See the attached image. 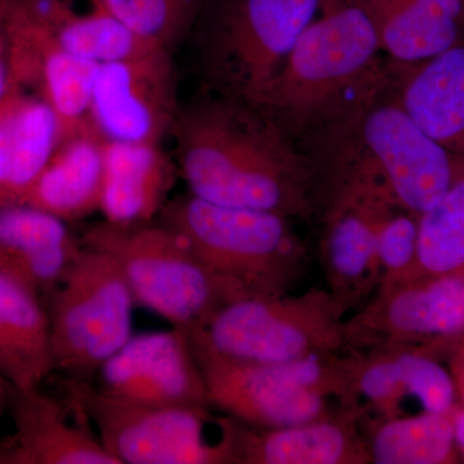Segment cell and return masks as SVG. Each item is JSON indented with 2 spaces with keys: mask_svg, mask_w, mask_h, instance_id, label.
<instances>
[{
  "mask_svg": "<svg viewBox=\"0 0 464 464\" xmlns=\"http://www.w3.org/2000/svg\"><path fill=\"white\" fill-rule=\"evenodd\" d=\"M170 136L194 197L288 218L307 219L315 210L314 168L252 103L200 92L181 103Z\"/></svg>",
  "mask_w": 464,
  "mask_h": 464,
  "instance_id": "obj_1",
  "label": "cell"
},
{
  "mask_svg": "<svg viewBox=\"0 0 464 464\" xmlns=\"http://www.w3.org/2000/svg\"><path fill=\"white\" fill-rule=\"evenodd\" d=\"M322 11L252 103L289 140L329 136L378 101L389 83L364 14L341 0H323Z\"/></svg>",
  "mask_w": 464,
  "mask_h": 464,
  "instance_id": "obj_2",
  "label": "cell"
},
{
  "mask_svg": "<svg viewBox=\"0 0 464 464\" xmlns=\"http://www.w3.org/2000/svg\"><path fill=\"white\" fill-rule=\"evenodd\" d=\"M289 219L218 206L190 192L169 199L157 221L250 297H276L292 293L306 270V246Z\"/></svg>",
  "mask_w": 464,
  "mask_h": 464,
  "instance_id": "obj_3",
  "label": "cell"
},
{
  "mask_svg": "<svg viewBox=\"0 0 464 464\" xmlns=\"http://www.w3.org/2000/svg\"><path fill=\"white\" fill-rule=\"evenodd\" d=\"M81 241L114 259L137 304L186 333L206 328L232 302L250 297L239 284L208 267L181 237L158 221L139 226L100 222Z\"/></svg>",
  "mask_w": 464,
  "mask_h": 464,
  "instance_id": "obj_4",
  "label": "cell"
},
{
  "mask_svg": "<svg viewBox=\"0 0 464 464\" xmlns=\"http://www.w3.org/2000/svg\"><path fill=\"white\" fill-rule=\"evenodd\" d=\"M323 0H204L188 41L207 90L255 103Z\"/></svg>",
  "mask_w": 464,
  "mask_h": 464,
  "instance_id": "obj_5",
  "label": "cell"
},
{
  "mask_svg": "<svg viewBox=\"0 0 464 464\" xmlns=\"http://www.w3.org/2000/svg\"><path fill=\"white\" fill-rule=\"evenodd\" d=\"M212 408L258 427L322 420L341 405V353L286 362L237 359L215 350L199 332L188 333Z\"/></svg>",
  "mask_w": 464,
  "mask_h": 464,
  "instance_id": "obj_6",
  "label": "cell"
},
{
  "mask_svg": "<svg viewBox=\"0 0 464 464\" xmlns=\"http://www.w3.org/2000/svg\"><path fill=\"white\" fill-rule=\"evenodd\" d=\"M54 371L91 381L132 337L136 301L118 264L83 246L48 299Z\"/></svg>",
  "mask_w": 464,
  "mask_h": 464,
  "instance_id": "obj_7",
  "label": "cell"
},
{
  "mask_svg": "<svg viewBox=\"0 0 464 464\" xmlns=\"http://www.w3.org/2000/svg\"><path fill=\"white\" fill-rule=\"evenodd\" d=\"M346 315L328 290L313 288L232 302L198 332L225 355L286 362L344 353Z\"/></svg>",
  "mask_w": 464,
  "mask_h": 464,
  "instance_id": "obj_8",
  "label": "cell"
},
{
  "mask_svg": "<svg viewBox=\"0 0 464 464\" xmlns=\"http://www.w3.org/2000/svg\"><path fill=\"white\" fill-rule=\"evenodd\" d=\"M338 130L347 139L335 164L364 174L415 215L435 206L454 182L448 150L395 101H375Z\"/></svg>",
  "mask_w": 464,
  "mask_h": 464,
  "instance_id": "obj_9",
  "label": "cell"
},
{
  "mask_svg": "<svg viewBox=\"0 0 464 464\" xmlns=\"http://www.w3.org/2000/svg\"><path fill=\"white\" fill-rule=\"evenodd\" d=\"M65 389L119 464H224L218 441L206 438L209 409L137 404L75 378H67Z\"/></svg>",
  "mask_w": 464,
  "mask_h": 464,
  "instance_id": "obj_10",
  "label": "cell"
},
{
  "mask_svg": "<svg viewBox=\"0 0 464 464\" xmlns=\"http://www.w3.org/2000/svg\"><path fill=\"white\" fill-rule=\"evenodd\" d=\"M396 204L362 174L334 168L326 183L319 255L326 290L344 313L362 306L378 288L375 237L378 219Z\"/></svg>",
  "mask_w": 464,
  "mask_h": 464,
  "instance_id": "obj_11",
  "label": "cell"
},
{
  "mask_svg": "<svg viewBox=\"0 0 464 464\" xmlns=\"http://www.w3.org/2000/svg\"><path fill=\"white\" fill-rule=\"evenodd\" d=\"M179 106L173 52L158 48L97 67L88 119L103 141L161 145Z\"/></svg>",
  "mask_w": 464,
  "mask_h": 464,
  "instance_id": "obj_12",
  "label": "cell"
},
{
  "mask_svg": "<svg viewBox=\"0 0 464 464\" xmlns=\"http://www.w3.org/2000/svg\"><path fill=\"white\" fill-rule=\"evenodd\" d=\"M413 277L377 290L346 319V351L415 347L464 332V275Z\"/></svg>",
  "mask_w": 464,
  "mask_h": 464,
  "instance_id": "obj_13",
  "label": "cell"
},
{
  "mask_svg": "<svg viewBox=\"0 0 464 464\" xmlns=\"http://www.w3.org/2000/svg\"><path fill=\"white\" fill-rule=\"evenodd\" d=\"M342 408L360 422L405 415L402 406L417 400L423 411L449 414L456 399L450 374L417 347L344 351L341 356Z\"/></svg>",
  "mask_w": 464,
  "mask_h": 464,
  "instance_id": "obj_14",
  "label": "cell"
},
{
  "mask_svg": "<svg viewBox=\"0 0 464 464\" xmlns=\"http://www.w3.org/2000/svg\"><path fill=\"white\" fill-rule=\"evenodd\" d=\"M102 392L160 408H212L188 333L132 335L99 371Z\"/></svg>",
  "mask_w": 464,
  "mask_h": 464,
  "instance_id": "obj_15",
  "label": "cell"
},
{
  "mask_svg": "<svg viewBox=\"0 0 464 464\" xmlns=\"http://www.w3.org/2000/svg\"><path fill=\"white\" fill-rule=\"evenodd\" d=\"M8 32L11 85L32 91L50 106L60 127V142L90 128L92 90L99 65L63 50L51 30L24 14L14 0Z\"/></svg>",
  "mask_w": 464,
  "mask_h": 464,
  "instance_id": "obj_16",
  "label": "cell"
},
{
  "mask_svg": "<svg viewBox=\"0 0 464 464\" xmlns=\"http://www.w3.org/2000/svg\"><path fill=\"white\" fill-rule=\"evenodd\" d=\"M224 464H371L355 411L285 427L216 418Z\"/></svg>",
  "mask_w": 464,
  "mask_h": 464,
  "instance_id": "obj_17",
  "label": "cell"
},
{
  "mask_svg": "<svg viewBox=\"0 0 464 464\" xmlns=\"http://www.w3.org/2000/svg\"><path fill=\"white\" fill-rule=\"evenodd\" d=\"M72 411L69 398H52L41 386H11L14 431L0 439V464H119L88 430L83 415L72 423Z\"/></svg>",
  "mask_w": 464,
  "mask_h": 464,
  "instance_id": "obj_18",
  "label": "cell"
},
{
  "mask_svg": "<svg viewBox=\"0 0 464 464\" xmlns=\"http://www.w3.org/2000/svg\"><path fill=\"white\" fill-rule=\"evenodd\" d=\"M83 249L67 222L26 204L0 207V266L47 301Z\"/></svg>",
  "mask_w": 464,
  "mask_h": 464,
  "instance_id": "obj_19",
  "label": "cell"
},
{
  "mask_svg": "<svg viewBox=\"0 0 464 464\" xmlns=\"http://www.w3.org/2000/svg\"><path fill=\"white\" fill-rule=\"evenodd\" d=\"M179 174L161 145L105 141L100 212L110 224H151L169 201Z\"/></svg>",
  "mask_w": 464,
  "mask_h": 464,
  "instance_id": "obj_20",
  "label": "cell"
},
{
  "mask_svg": "<svg viewBox=\"0 0 464 464\" xmlns=\"http://www.w3.org/2000/svg\"><path fill=\"white\" fill-rule=\"evenodd\" d=\"M364 14L381 51L417 63L453 47L464 0H341Z\"/></svg>",
  "mask_w": 464,
  "mask_h": 464,
  "instance_id": "obj_21",
  "label": "cell"
},
{
  "mask_svg": "<svg viewBox=\"0 0 464 464\" xmlns=\"http://www.w3.org/2000/svg\"><path fill=\"white\" fill-rule=\"evenodd\" d=\"M105 141L90 127L58 143L21 204L74 222L100 210Z\"/></svg>",
  "mask_w": 464,
  "mask_h": 464,
  "instance_id": "obj_22",
  "label": "cell"
},
{
  "mask_svg": "<svg viewBox=\"0 0 464 464\" xmlns=\"http://www.w3.org/2000/svg\"><path fill=\"white\" fill-rule=\"evenodd\" d=\"M0 371L18 389L54 371L48 308L35 290L0 266Z\"/></svg>",
  "mask_w": 464,
  "mask_h": 464,
  "instance_id": "obj_23",
  "label": "cell"
},
{
  "mask_svg": "<svg viewBox=\"0 0 464 464\" xmlns=\"http://www.w3.org/2000/svg\"><path fill=\"white\" fill-rule=\"evenodd\" d=\"M402 110L444 146L464 143V47H450L429 58L405 82L396 101Z\"/></svg>",
  "mask_w": 464,
  "mask_h": 464,
  "instance_id": "obj_24",
  "label": "cell"
},
{
  "mask_svg": "<svg viewBox=\"0 0 464 464\" xmlns=\"http://www.w3.org/2000/svg\"><path fill=\"white\" fill-rule=\"evenodd\" d=\"M427 413L360 422L373 464H440L453 457L454 420Z\"/></svg>",
  "mask_w": 464,
  "mask_h": 464,
  "instance_id": "obj_25",
  "label": "cell"
},
{
  "mask_svg": "<svg viewBox=\"0 0 464 464\" xmlns=\"http://www.w3.org/2000/svg\"><path fill=\"white\" fill-rule=\"evenodd\" d=\"M58 142L60 127L50 106L32 92L18 88L8 176L0 194V207L21 204L51 160Z\"/></svg>",
  "mask_w": 464,
  "mask_h": 464,
  "instance_id": "obj_26",
  "label": "cell"
},
{
  "mask_svg": "<svg viewBox=\"0 0 464 464\" xmlns=\"http://www.w3.org/2000/svg\"><path fill=\"white\" fill-rule=\"evenodd\" d=\"M50 30L63 50L90 63H118L158 50L105 9L91 5L88 12L76 11L72 0Z\"/></svg>",
  "mask_w": 464,
  "mask_h": 464,
  "instance_id": "obj_27",
  "label": "cell"
},
{
  "mask_svg": "<svg viewBox=\"0 0 464 464\" xmlns=\"http://www.w3.org/2000/svg\"><path fill=\"white\" fill-rule=\"evenodd\" d=\"M463 268L464 179L451 183L444 197L420 216L417 264L409 279L453 275Z\"/></svg>",
  "mask_w": 464,
  "mask_h": 464,
  "instance_id": "obj_28",
  "label": "cell"
},
{
  "mask_svg": "<svg viewBox=\"0 0 464 464\" xmlns=\"http://www.w3.org/2000/svg\"><path fill=\"white\" fill-rule=\"evenodd\" d=\"M143 39L174 52L188 41L204 0H88Z\"/></svg>",
  "mask_w": 464,
  "mask_h": 464,
  "instance_id": "obj_29",
  "label": "cell"
},
{
  "mask_svg": "<svg viewBox=\"0 0 464 464\" xmlns=\"http://www.w3.org/2000/svg\"><path fill=\"white\" fill-rule=\"evenodd\" d=\"M414 216L418 215L398 204H389L382 212L375 237L377 290L405 282L413 273L420 224V219H415Z\"/></svg>",
  "mask_w": 464,
  "mask_h": 464,
  "instance_id": "obj_30",
  "label": "cell"
},
{
  "mask_svg": "<svg viewBox=\"0 0 464 464\" xmlns=\"http://www.w3.org/2000/svg\"><path fill=\"white\" fill-rule=\"evenodd\" d=\"M12 0H0V100L11 90L8 16Z\"/></svg>",
  "mask_w": 464,
  "mask_h": 464,
  "instance_id": "obj_31",
  "label": "cell"
},
{
  "mask_svg": "<svg viewBox=\"0 0 464 464\" xmlns=\"http://www.w3.org/2000/svg\"><path fill=\"white\" fill-rule=\"evenodd\" d=\"M12 384L9 383L5 375L0 371V420L8 411L9 391Z\"/></svg>",
  "mask_w": 464,
  "mask_h": 464,
  "instance_id": "obj_32",
  "label": "cell"
},
{
  "mask_svg": "<svg viewBox=\"0 0 464 464\" xmlns=\"http://www.w3.org/2000/svg\"><path fill=\"white\" fill-rule=\"evenodd\" d=\"M454 433H456V444L459 448L464 458V411L454 418Z\"/></svg>",
  "mask_w": 464,
  "mask_h": 464,
  "instance_id": "obj_33",
  "label": "cell"
}]
</instances>
